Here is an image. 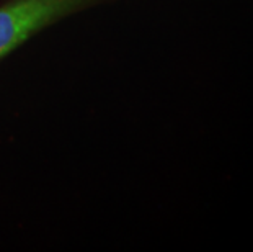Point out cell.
Returning a JSON list of instances; mask_svg holds the SVG:
<instances>
[{
	"instance_id": "1",
	"label": "cell",
	"mask_w": 253,
	"mask_h": 252,
	"mask_svg": "<svg viewBox=\"0 0 253 252\" xmlns=\"http://www.w3.org/2000/svg\"><path fill=\"white\" fill-rule=\"evenodd\" d=\"M80 0H17L0 8V57L35 31L69 13Z\"/></svg>"
}]
</instances>
